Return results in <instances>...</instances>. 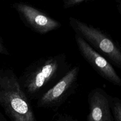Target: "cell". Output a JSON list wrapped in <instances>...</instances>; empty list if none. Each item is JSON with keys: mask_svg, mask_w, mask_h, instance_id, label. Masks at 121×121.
Here are the masks:
<instances>
[{"mask_svg": "<svg viewBox=\"0 0 121 121\" xmlns=\"http://www.w3.org/2000/svg\"><path fill=\"white\" fill-rule=\"evenodd\" d=\"M71 68L64 54L41 58L26 67L18 77L20 86L31 101L37 100Z\"/></svg>", "mask_w": 121, "mask_h": 121, "instance_id": "cell-1", "label": "cell"}, {"mask_svg": "<svg viewBox=\"0 0 121 121\" xmlns=\"http://www.w3.org/2000/svg\"><path fill=\"white\" fill-rule=\"evenodd\" d=\"M0 106L11 121H37L30 101L11 69L0 68Z\"/></svg>", "mask_w": 121, "mask_h": 121, "instance_id": "cell-2", "label": "cell"}, {"mask_svg": "<svg viewBox=\"0 0 121 121\" xmlns=\"http://www.w3.org/2000/svg\"><path fill=\"white\" fill-rule=\"evenodd\" d=\"M79 71V66L71 67L54 86L37 100L36 107L56 109L60 106L77 89Z\"/></svg>", "mask_w": 121, "mask_h": 121, "instance_id": "cell-3", "label": "cell"}, {"mask_svg": "<svg viewBox=\"0 0 121 121\" xmlns=\"http://www.w3.org/2000/svg\"><path fill=\"white\" fill-rule=\"evenodd\" d=\"M76 40L82 56L97 73L112 84L120 86L121 78L111 62L94 49L81 37L76 36Z\"/></svg>", "mask_w": 121, "mask_h": 121, "instance_id": "cell-4", "label": "cell"}, {"mask_svg": "<svg viewBox=\"0 0 121 121\" xmlns=\"http://www.w3.org/2000/svg\"><path fill=\"white\" fill-rule=\"evenodd\" d=\"M78 30L117 68H121V51L114 42L98 30L76 20Z\"/></svg>", "mask_w": 121, "mask_h": 121, "instance_id": "cell-5", "label": "cell"}, {"mask_svg": "<svg viewBox=\"0 0 121 121\" xmlns=\"http://www.w3.org/2000/svg\"><path fill=\"white\" fill-rule=\"evenodd\" d=\"M89 112L86 121H114L109 103V95L103 89L96 87L87 97Z\"/></svg>", "mask_w": 121, "mask_h": 121, "instance_id": "cell-6", "label": "cell"}, {"mask_svg": "<svg viewBox=\"0 0 121 121\" xmlns=\"http://www.w3.org/2000/svg\"><path fill=\"white\" fill-rule=\"evenodd\" d=\"M18 10L24 15L29 24L41 33H46L58 26V23L34 8L24 4L17 6Z\"/></svg>", "mask_w": 121, "mask_h": 121, "instance_id": "cell-7", "label": "cell"}, {"mask_svg": "<svg viewBox=\"0 0 121 121\" xmlns=\"http://www.w3.org/2000/svg\"><path fill=\"white\" fill-rule=\"evenodd\" d=\"M111 111L114 121H121V100L116 96L109 95Z\"/></svg>", "mask_w": 121, "mask_h": 121, "instance_id": "cell-8", "label": "cell"}, {"mask_svg": "<svg viewBox=\"0 0 121 121\" xmlns=\"http://www.w3.org/2000/svg\"><path fill=\"white\" fill-rule=\"evenodd\" d=\"M56 121H78L71 115L67 113L60 114Z\"/></svg>", "mask_w": 121, "mask_h": 121, "instance_id": "cell-9", "label": "cell"}, {"mask_svg": "<svg viewBox=\"0 0 121 121\" xmlns=\"http://www.w3.org/2000/svg\"><path fill=\"white\" fill-rule=\"evenodd\" d=\"M0 53L5 55H9V53L6 49L4 47L2 43L0 41Z\"/></svg>", "mask_w": 121, "mask_h": 121, "instance_id": "cell-10", "label": "cell"}, {"mask_svg": "<svg viewBox=\"0 0 121 121\" xmlns=\"http://www.w3.org/2000/svg\"><path fill=\"white\" fill-rule=\"evenodd\" d=\"M84 0H68L67 4L68 5H72L79 3Z\"/></svg>", "mask_w": 121, "mask_h": 121, "instance_id": "cell-11", "label": "cell"}, {"mask_svg": "<svg viewBox=\"0 0 121 121\" xmlns=\"http://www.w3.org/2000/svg\"><path fill=\"white\" fill-rule=\"evenodd\" d=\"M0 121H8L5 116L0 112Z\"/></svg>", "mask_w": 121, "mask_h": 121, "instance_id": "cell-12", "label": "cell"}]
</instances>
